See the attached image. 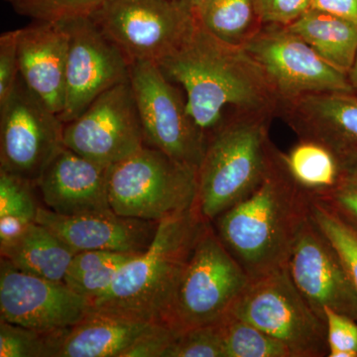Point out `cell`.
I'll return each mask as SVG.
<instances>
[{
    "label": "cell",
    "instance_id": "26",
    "mask_svg": "<svg viewBox=\"0 0 357 357\" xmlns=\"http://www.w3.org/2000/svg\"><path fill=\"white\" fill-rule=\"evenodd\" d=\"M311 218L335 248L357 291V230L312 197Z\"/></svg>",
    "mask_w": 357,
    "mask_h": 357
},
{
    "label": "cell",
    "instance_id": "21",
    "mask_svg": "<svg viewBox=\"0 0 357 357\" xmlns=\"http://www.w3.org/2000/svg\"><path fill=\"white\" fill-rule=\"evenodd\" d=\"M326 62L349 74L357 53V24L335 14L309 8L287 25Z\"/></svg>",
    "mask_w": 357,
    "mask_h": 357
},
{
    "label": "cell",
    "instance_id": "20",
    "mask_svg": "<svg viewBox=\"0 0 357 357\" xmlns=\"http://www.w3.org/2000/svg\"><path fill=\"white\" fill-rule=\"evenodd\" d=\"M152 324L91 310L76 325L55 333L52 357H122Z\"/></svg>",
    "mask_w": 357,
    "mask_h": 357
},
{
    "label": "cell",
    "instance_id": "13",
    "mask_svg": "<svg viewBox=\"0 0 357 357\" xmlns=\"http://www.w3.org/2000/svg\"><path fill=\"white\" fill-rule=\"evenodd\" d=\"M64 145L89 160L114 166L145 146L130 83L103 93L77 119L65 123Z\"/></svg>",
    "mask_w": 357,
    "mask_h": 357
},
{
    "label": "cell",
    "instance_id": "41",
    "mask_svg": "<svg viewBox=\"0 0 357 357\" xmlns=\"http://www.w3.org/2000/svg\"><path fill=\"white\" fill-rule=\"evenodd\" d=\"M347 77H349V82L352 88L357 91V53L356 60H354V65H352L351 70L347 74Z\"/></svg>",
    "mask_w": 357,
    "mask_h": 357
},
{
    "label": "cell",
    "instance_id": "5",
    "mask_svg": "<svg viewBox=\"0 0 357 357\" xmlns=\"http://www.w3.org/2000/svg\"><path fill=\"white\" fill-rule=\"evenodd\" d=\"M197 192V169L148 145L110 171V206L123 217L162 222L192 208Z\"/></svg>",
    "mask_w": 357,
    "mask_h": 357
},
{
    "label": "cell",
    "instance_id": "23",
    "mask_svg": "<svg viewBox=\"0 0 357 357\" xmlns=\"http://www.w3.org/2000/svg\"><path fill=\"white\" fill-rule=\"evenodd\" d=\"M283 157L294 181L311 195L333 191L342 183L340 158L321 143L299 139Z\"/></svg>",
    "mask_w": 357,
    "mask_h": 357
},
{
    "label": "cell",
    "instance_id": "31",
    "mask_svg": "<svg viewBox=\"0 0 357 357\" xmlns=\"http://www.w3.org/2000/svg\"><path fill=\"white\" fill-rule=\"evenodd\" d=\"M326 338L330 357H357V321L326 307Z\"/></svg>",
    "mask_w": 357,
    "mask_h": 357
},
{
    "label": "cell",
    "instance_id": "14",
    "mask_svg": "<svg viewBox=\"0 0 357 357\" xmlns=\"http://www.w3.org/2000/svg\"><path fill=\"white\" fill-rule=\"evenodd\" d=\"M91 311V302L65 282L21 271L0 260V319L41 333L76 325Z\"/></svg>",
    "mask_w": 357,
    "mask_h": 357
},
{
    "label": "cell",
    "instance_id": "32",
    "mask_svg": "<svg viewBox=\"0 0 357 357\" xmlns=\"http://www.w3.org/2000/svg\"><path fill=\"white\" fill-rule=\"evenodd\" d=\"M178 333L166 324L153 323L122 354V357H165Z\"/></svg>",
    "mask_w": 357,
    "mask_h": 357
},
{
    "label": "cell",
    "instance_id": "30",
    "mask_svg": "<svg viewBox=\"0 0 357 357\" xmlns=\"http://www.w3.org/2000/svg\"><path fill=\"white\" fill-rule=\"evenodd\" d=\"M32 183L0 170V217L17 215L34 220L39 206L33 196Z\"/></svg>",
    "mask_w": 357,
    "mask_h": 357
},
{
    "label": "cell",
    "instance_id": "10",
    "mask_svg": "<svg viewBox=\"0 0 357 357\" xmlns=\"http://www.w3.org/2000/svg\"><path fill=\"white\" fill-rule=\"evenodd\" d=\"M64 126L20 76L0 105V170L37 185L65 146Z\"/></svg>",
    "mask_w": 357,
    "mask_h": 357
},
{
    "label": "cell",
    "instance_id": "39",
    "mask_svg": "<svg viewBox=\"0 0 357 357\" xmlns=\"http://www.w3.org/2000/svg\"><path fill=\"white\" fill-rule=\"evenodd\" d=\"M310 8L335 14L357 24V0H312Z\"/></svg>",
    "mask_w": 357,
    "mask_h": 357
},
{
    "label": "cell",
    "instance_id": "16",
    "mask_svg": "<svg viewBox=\"0 0 357 357\" xmlns=\"http://www.w3.org/2000/svg\"><path fill=\"white\" fill-rule=\"evenodd\" d=\"M35 222L47 227L75 252L109 250L145 252L153 241L159 222L107 213L64 215L39 206Z\"/></svg>",
    "mask_w": 357,
    "mask_h": 357
},
{
    "label": "cell",
    "instance_id": "1",
    "mask_svg": "<svg viewBox=\"0 0 357 357\" xmlns=\"http://www.w3.org/2000/svg\"><path fill=\"white\" fill-rule=\"evenodd\" d=\"M158 66L184 89L188 112L208 141L225 121L227 107L279 116L280 96L261 66L243 47L217 38L198 20L184 45Z\"/></svg>",
    "mask_w": 357,
    "mask_h": 357
},
{
    "label": "cell",
    "instance_id": "8",
    "mask_svg": "<svg viewBox=\"0 0 357 357\" xmlns=\"http://www.w3.org/2000/svg\"><path fill=\"white\" fill-rule=\"evenodd\" d=\"M91 16L131 64H160L184 45L197 23L184 0H105Z\"/></svg>",
    "mask_w": 357,
    "mask_h": 357
},
{
    "label": "cell",
    "instance_id": "2",
    "mask_svg": "<svg viewBox=\"0 0 357 357\" xmlns=\"http://www.w3.org/2000/svg\"><path fill=\"white\" fill-rule=\"evenodd\" d=\"M312 195L289 173L277 148L259 185L213 222L227 250L250 279L287 266L296 241L311 217Z\"/></svg>",
    "mask_w": 357,
    "mask_h": 357
},
{
    "label": "cell",
    "instance_id": "36",
    "mask_svg": "<svg viewBox=\"0 0 357 357\" xmlns=\"http://www.w3.org/2000/svg\"><path fill=\"white\" fill-rule=\"evenodd\" d=\"M136 255H138L109 250L81 251V252H77L73 257L65 279L75 278L79 275L107 266V265L128 262Z\"/></svg>",
    "mask_w": 357,
    "mask_h": 357
},
{
    "label": "cell",
    "instance_id": "9",
    "mask_svg": "<svg viewBox=\"0 0 357 357\" xmlns=\"http://www.w3.org/2000/svg\"><path fill=\"white\" fill-rule=\"evenodd\" d=\"M129 83L145 144L198 170L208 138L192 121L177 84L152 62L132 63Z\"/></svg>",
    "mask_w": 357,
    "mask_h": 357
},
{
    "label": "cell",
    "instance_id": "24",
    "mask_svg": "<svg viewBox=\"0 0 357 357\" xmlns=\"http://www.w3.org/2000/svg\"><path fill=\"white\" fill-rule=\"evenodd\" d=\"M195 16L213 36L236 46L243 47L263 25L255 0H210Z\"/></svg>",
    "mask_w": 357,
    "mask_h": 357
},
{
    "label": "cell",
    "instance_id": "35",
    "mask_svg": "<svg viewBox=\"0 0 357 357\" xmlns=\"http://www.w3.org/2000/svg\"><path fill=\"white\" fill-rule=\"evenodd\" d=\"M312 0H255L263 24L288 25L306 13Z\"/></svg>",
    "mask_w": 357,
    "mask_h": 357
},
{
    "label": "cell",
    "instance_id": "22",
    "mask_svg": "<svg viewBox=\"0 0 357 357\" xmlns=\"http://www.w3.org/2000/svg\"><path fill=\"white\" fill-rule=\"evenodd\" d=\"M1 257L26 273L64 282L76 252L47 227L33 222L13 243L0 248Z\"/></svg>",
    "mask_w": 357,
    "mask_h": 357
},
{
    "label": "cell",
    "instance_id": "33",
    "mask_svg": "<svg viewBox=\"0 0 357 357\" xmlns=\"http://www.w3.org/2000/svg\"><path fill=\"white\" fill-rule=\"evenodd\" d=\"M20 76L18 29L0 36V105L13 93Z\"/></svg>",
    "mask_w": 357,
    "mask_h": 357
},
{
    "label": "cell",
    "instance_id": "17",
    "mask_svg": "<svg viewBox=\"0 0 357 357\" xmlns=\"http://www.w3.org/2000/svg\"><path fill=\"white\" fill-rule=\"evenodd\" d=\"M112 167L64 146L47 167L36 187L47 208L59 215L107 213L112 211L109 192Z\"/></svg>",
    "mask_w": 357,
    "mask_h": 357
},
{
    "label": "cell",
    "instance_id": "6",
    "mask_svg": "<svg viewBox=\"0 0 357 357\" xmlns=\"http://www.w3.org/2000/svg\"><path fill=\"white\" fill-rule=\"evenodd\" d=\"M250 277L220 238L213 222L204 223L178 286L166 325L178 335L217 323L236 304Z\"/></svg>",
    "mask_w": 357,
    "mask_h": 357
},
{
    "label": "cell",
    "instance_id": "18",
    "mask_svg": "<svg viewBox=\"0 0 357 357\" xmlns=\"http://www.w3.org/2000/svg\"><path fill=\"white\" fill-rule=\"evenodd\" d=\"M69 32L64 21H36L18 29V59L23 81L60 116L64 110Z\"/></svg>",
    "mask_w": 357,
    "mask_h": 357
},
{
    "label": "cell",
    "instance_id": "34",
    "mask_svg": "<svg viewBox=\"0 0 357 357\" xmlns=\"http://www.w3.org/2000/svg\"><path fill=\"white\" fill-rule=\"evenodd\" d=\"M126 263L107 265V266L79 275L75 278L65 279L64 282L74 292L91 302L96 298L100 297L112 287L115 277Z\"/></svg>",
    "mask_w": 357,
    "mask_h": 357
},
{
    "label": "cell",
    "instance_id": "42",
    "mask_svg": "<svg viewBox=\"0 0 357 357\" xmlns=\"http://www.w3.org/2000/svg\"><path fill=\"white\" fill-rule=\"evenodd\" d=\"M185 3L192 9V13H197L202 7L206 6L210 0H184Z\"/></svg>",
    "mask_w": 357,
    "mask_h": 357
},
{
    "label": "cell",
    "instance_id": "29",
    "mask_svg": "<svg viewBox=\"0 0 357 357\" xmlns=\"http://www.w3.org/2000/svg\"><path fill=\"white\" fill-rule=\"evenodd\" d=\"M52 335L0 319V356L50 357Z\"/></svg>",
    "mask_w": 357,
    "mask_h": 357
},
{
    "label": "cell",
    "instance_id": "11",
    "mask_svg": "<svg viewBox=\"0 0 357 357\" xmlns=\"http://www.w3.org/2000/svg\"><path fill=\"white\" fill-rule=\"evenodd\" d=\"M243 48L266 73L281 103L310 93L356 91L347 75L326 62L287 25L263 24Z\"/></svg>",
    "mask_w": 357,
    "mask_h": 357
},
{
    "label": "cell",
    "instance_id": "28",
    "mask_svg": "<svg viewBox=\"0 0 357 357\" xmlns=\"http://www.w3.org/2000/svg\"><path fill=\"white\" fill-rule=\"evenodd\" d=\"M165 357H225L222 319L181 333Z\"/></svg>",
    "mask_w": 357,
    "mask_h": 357
},
{
    "label": "cell",
    "instance_id": "7",
    "mask_svg": "<svg viewBox=\"0 0 357 357\" xmlns=\"http://www.w3.org/2000/svg\"><path fill=\"white\" fill-rule=\"evenodd\" d=\"M229 312L285 344L293 357L328 356L326 321L296 287L288 265L250 279Z\"/></svg>",
    "mask_w": 357,
    "mask_h": 357
},
{
    "label": "cell",
    "instance_id": "40",
    "mask_svg": "<svg viewBox=\"0 0 357 357\" xmlns=\"http://www.w3.org/2000/svg\"><path fill=\"white\" fill-rule=\"evenodd\" d=\"M342 167V183L340 187L357 191V148L337 154Z\"/></svg>",
    "mask_w": 357,
    "mask_h": 357
},
{
    "label": "cell",
    "instance_id": "15",
    "mask_svg": "<svg viewBox=\"0 0 357 357\" xmlns=\"http://www.w3.org/2000/svg\"><path fill=\"white\" fill-rule=\"evenodd\" d=\"M296 287L326 321V307L357 321V291L332 243L310 217L288 261Z\"/></svg>",
    "mask_w": 357,
    "mask_h": 357
},
{
    "label": "cell",
    "instance_id": "37",
    "mask_svg": "<svg viewBox=\"0 0 357 357\" xmlns=\"http://www.w3.org/2000/svg\"><path fill=\"white\" fill-rule=\"evenodd\" d=\"M312 198L325 204L345 222L357 230V191L338 187L325 194L312 195Z\"/></svg>",
    "mask_w": 357,
    "mask_h": 357
},
{
    "label": "cell",
    "instance_id": "38",
    "mask_svg": "<svg viewBox=\"0 0 357 357\" xmlns=\"http://www.w3.org/2000/svg\"><path fill=\"white\" fill-rule=\"evenodd\" d=\"M33 222L34 220L17 215L0 217V248L17 241Z\"/></svg>",
    "mask_w": 357,
    "mask_h": 357
},
{
    "label": "cell",
    "instance_id": "4",
    "mask_svg": "<svg viewBox=\"0 0 357 357\" xmlns=\"http://www.w3.org/2000/svg\"><path fill=\"white\" fill-rule=\"evenodd\" d=\"M274 119L267 112L232 110L211 134L195 203L204 220L215 222L262 182L277 150L269 135Z\"/></svg>",
    "mask_w": 357,
    "mask_h": 357
},
{
    "label": "cell",
    "instance_id": "12",
    "mask_svg": "<svg viewBox=\"0 0 357 357\" xmlns=\"http://www.w3.org/2000/svg\"><path fill=\"white\" fill-rule=\"evenodd\" d=\"M69 32L65 107L60 119L68 123L105 91L128 83L131 63L91 16L64 21Z\"/></svg>",
    "mask_w": 357,
    "mask_h": 357
},
{
    "label": "cell",
    "instance_id": "27",
    "mask_svg": "<svg viewBox=\"0 0 357 357\" xmlns=\"http://www.w3.org/2000/svg\"><path fill=\"white\" fill-rule=\"evenodd\" d=\"M22 15L36 21H62L91 15L105 0H7Z\"/></svg>",
    "mask_w": 357,
    "mask_h": 357
},
{
    "label": "cell",
    "instance_id": "19",
    "mask_svg": "<svg viewBox=\"0 0 357 357\" xmlns=\"http://www.w3.org/2000/svg\"><path fill=\"white\" fill-rule=\"evenodd\" d=\"M299 139L337 154L357 148V91L310 93L281 103L279 116Z\"/></svg>",
    "mask_w": 357,
    "mask_h": 357
},
{
    "label": "cell",
    "instance_id": "25",
    "mask_svg": "<svg viewBox=\"0 0 357 357\" xmlns=\"http://www.w3.org/2000/svg\"><path fill=\"white\" fill-rule=\"evenodd\" d=\"M222 328L225 357H293L285 344L230 312Z\"/></svg>",
    "mask_w": 357,
    "mask_h": 357
},
{
    "label": "cell",
    "instance_id": "3",
    "mask_svg": "<svg viewBox=\"0 0 357 357\" xmlns=\"http://www.w3.org/2000/svg\"><path fill=\"white\" fill-rule=\"evenodd\" d=\"M196 206L159 222L151 245L121 268L91 310L144 323L165 324L203 229Z\"/></svg>",
    "mask_w": 357,
    "mask_h": 357
}]
</instances>
